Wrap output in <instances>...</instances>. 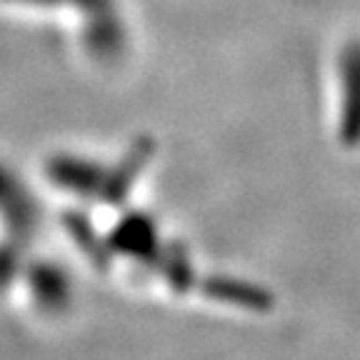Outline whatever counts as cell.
<instances>
[{
    "instance_id": "1",
    "label": "cell",
    "mask_w": 360,
    "mask_h": 360,
    "mask_svg": "<svg viewBox=\"0 0 360 360\" xmlns=\"http://www.w3.org/2000/svg\"><path fill=\"white\" fill-rule=\"evenodd\" d=\"M335 123L340 141L360 143V38L345 43L335 58Z\"/></svg>"
}]
</instances>
